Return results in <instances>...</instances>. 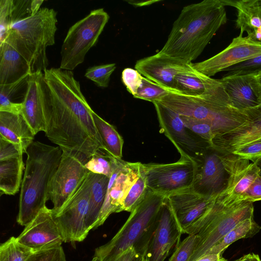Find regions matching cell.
<instances>
[{
  "instance_id": "cell-42",
  "label": "cell",
  "mask_w": 261,
  "mask_h": 261,
  "mask_svg": "<svg viewBox=\"0 0 261 261\" xmlns=\"http://www.w3.org/2000/svg\"><path fill=\"white\" fill-rule=\"evenodd\" d=\"M230 153L256 163L261 160V140L241 146Z\"/></svg>"
},
{
  "instance_id": "cell-12",
  "label": "cell",
  "mask_w": 261,
  "mask_h": 261,
  "mask_svg": "<svg viewBox=\"0 0 261 261\" xmlns=\"http://www.w3.org/2000/svg\"><path fill=\"white\" fill-rule=\"evenodd\" d=\"M161 132L170 140L180 154L196 163L210 147L209 143L189 129L180 115L159 101L152 102Z\"/></svg>"
},
{
  "instance_id": "cell-55",
  "label": "cell",
  "mask_w": 261,
  "mask_h": 261,
  "mask_svg": "<svg viewBox=\"0 0 261 261\" xmlns=\"http://www.w3.org/2000/svg\"><path fill=\"white\" fill-rule=\"evenodd\" d=\"M261 84V73L256 75Z\"/></svg>"
},
{
  "instance_id": "cell-11",
  "label": "cell",
  "mask_w": 261,
  "mask_h": 261,
  "mask_svg": "<svg viewBox=\"0 0 261 261\" xmlns=\"http://www.w3.org/2000/svg\"><path fill=\"white\" fill-rule=\"evenodd\" d=\"M91 181L92 173L89 172L76 192L63 206L58 212H53L64 242H82L89 232L86 225V218Z\"/></svg>"
},
{
  "instance_id": "cell-21",
  "label": "cell",
  "mask_w": 261,
  "mask_h": 261,
  "mask_svg": "<svg viewBox=\"0 0 261 261\" xmlns=\"http://www.w3.org/2000/svg\"><path fill=\"white\" fill-rule=\"evenodd\" d=\"M191 63L184 62L159 51L138 60L135 68L145 77L174 93V77L191 69Z\"/></svg>"
},
{
  "instance_id": "cell-43",
  "label": "cell",
  "mask_w": 261,
  "mask_h": 261,
  "mask_svg": "<svg viewBox=\"0 0 261 261\" xmlns=\"http://www.w3.org/2000/svg\"><path fill=\"white\" fill-rule=\"evenodd\" d=\"M143 76L136 69L126 68L121 74V80L127 91L134 96L142 84Z\"/></svg>"
},
{
  "instance_id": "cell-18",
  "label": "cell",
  "mask_w": 261,
  "mask_h": 261,
  "mask_svg": "<svg viewBox=\"0 0 261 261\" xmlns=\"http://www.w3.org/2000/svg\"><path fill=\"white\" fill-rule=\"evenodd\" d=\"M16 238L34 252L59 247L64 242L52 210L46 206Z\"/></svg>"
},
{
  "instance_id": "cell-41",
  "label": "cell",
  "mask_w": 261,
  "mask_h": 261,
  "mask_svg": "<svg viewBox=\"0 0 261 261\" xmlns=\"http://www.w3.org/2000/svg\"><path fill=\"white\" fill-rule=\"evenodd\" d=\"M25 261H67L62 246L33 252Z\"/></svg>"
},
{
  "instance_id": "cell-7",
  "label": "cell",
  "mask_w": 261,
  "mask_h": 261,
  "mask_svg": "<svg viewBox=\"0 0 261 261\" xmlns=\"http://www.w3.org/2000/svg\"><path fill=\"white\" fill-rule=\"evenodd\" d=\"M253 213L252 202L226 204L216 199L204 217L203 226L197 233L199 241L189 261H195L204 255L239 222L253 217Z\"/></svg>"
},
{
  "instance_id": "cell-31",
  "label": "cell",
  "mask_w": 261,
  "mask_h": 261,
  "mask_svg": "<svg viewBox=\"0 0 261 261\" xmlns=\"http://www.w3.org/2000/svg\"><path fill=\"white\" fill-rule=\"evenodd\" d=\"M173 90L175 94L198 97L204 93L205 87L199 72L192 68L174 77Z\"/></svg>"
},
{
  "instance_id": "cell-38",
  "label": "cell",
  "mask_w": 261,
  "mask_h": 261,
  "mask_svg": "<svg viewBox=\"0 0 261 261\" xmlns=\"http://www.w3.org/2000/svg\"><path fill=\"white\" fill-rule=\"evenodd\" d=\"M180 116L184 124L189 129L211 144L216 135L210 123L190 117Z\"/></svg>"
},
{
  "instance_id": "cell-3",
  "label": "cell",
  "mask_w": 261,
  "mask_h": 261,
  "mask_svg": "<svg viewBox=\"0 0 261 261\" xmlns=\"http://www.w3.org/2000/svg\"><path fill=\"white\" fill-rule=\"evenodd\" d=\"M200 75L205 87L202 95L193 97L170 93L159 102L180 116L210 123L216 136L231 131L247 121L245 111L233 107L219 80L201 73Z\"/></svg>"
},
{
  "instance_id": "cell-47",
  "label": "cell",
  "mask_w": 261,
  "mask_h": 261,
  "mask_svg": "<svg viewBox=\"0 0 261 261\" xmlns=\"http://www.w3.org/2000/svg\"><path fill=\"white\" fill-rule=\"evenodd\" d=\"M224 257L220 254H208L204 255L195 261H222Z\"/></svg>"
},
{
  "instance_id": "cell-6",
  "label": "cell",
  "mask_w": 261,
  "mask_h": 261,
  "mask_svg": "<svg viewBox=\"0 0 261 261\" xmlns=\"http://www.w3.org/2000/svg\"><path fill=\"white\" fill-rule=\"evenodd\" d=\"M165 197L148 190L145 199L130 213L113 238L95 249L94 257L100 261H113L130 248L137 254L144 256L156 228L159 212Z\"/></svg>"
},
{
  "instance_id": "cell-33",
  "label": "cell",
  "mask_w": 261,
  "mask_h": 261,
  "mask_svg": "<svg viewBox=\"0 0 261 261\" xmlns=\"http://www.w3.org/2000/svg\"><path fill=\"white\" fill-rule=\"evenodd\" d=\"M33 252L11 237L0 245V261H25Z\"/></svg>"
},
{
  "instance_id": "cell-28",
  "label": "cell",
  "mask_w": 261,
  "mask_h": 261,
  "mask_svg": "<svg viewBox=\"0 0 261 261\" xmlns=\"http://www.w3.org/2000/svg\"><path fill=\"white\" fill-rule=\"evenodd\" d=\"M109 178L92 173V181L86 225L90 231L93 229L103 205Z\"/></svg>"
},
{
  "instance_id": "cell-51",
  "label": "cell",
  "mask_w": 261,
  "mask_h": 261,
  "mask_svg": "<svg viewBox=\"0 0 261 261\" xmlns=\"http://www.w3.org/2000/svg\"><path fill=\"white\" fill-rule=\"evenodd\" d=\"M241 261H251V253H249L242 256Z\"/></svg>"
},
{
  "instance_id": "cell-49",
  "label": "cell",
  "mask_w": 261,
  "mask_h": 261,
  "mask_svg": "<svg viewBox=\"0 0 261 261\" xmlns=\"http://www.w3.org/2000/svg\"><path fill=\"white\" fill-rule=\"evenodd\" d=\"M128 3L137 7H142L151 5L154 3L159 2V1H126Z\"/></svg>"
},
{
  "instance_id": "cell-9",
  "label": "cell",
  "mask_w": 261,
  "mask_h": 261,
  "mask_svg": "<svg viewBox=\"0 0 261 261\" xmlns=\"http://www.w3.org/2000/svg\"><path fill=\"white\" fill-rule=\"evenodd\" d=\"M147 189L167 196L174 192L191 187L197 169L194 161L180 156L168 164H142Z\"/></svg>"
},
{
  "instance_id": "cell-37",
  "label": "cell",
  "mask_w": 261,
  "mask_h": 261,
  "mask_svg": "<svg viewBox=\"0 0 261 261\" xmlns=\"http://www.w3.org/2000/svg\"><path fill=\"white\" fill-rule=\"evenodd\" d=\"M199 241V238L197 234H189L177 245L169 261H189Z\"/></svg>"
},
{
  "instance_id": "cell-17",
  "label": "cell",
  "mask_w": 261,
  "mask_h": 261,
  "mask_svg": "<svg viewBox=\"0 0 261 261\" xmlns=\"http://www.w3.org/2000/svg\"><path fill=\"white\" fill-rule=\"evenodd\" d=\"M196 163L191 188L203 196L217 197L225 189L228 179L220 154L210 147Z\"/></svg>"
},
{
  "instance_id": "cell-25",
  "label": "cell",
  "mask_w": 261,
  "mask_h": 261,
  "mask_svg": "<svg viewBox=\"0 0 261 261\" xmlns=\"http://www.w3.org/2000/svg\"><path fill=\"white\" fill-rule=\"evenodd\" d=\"M35 134L21 114L0 111V137L18 146L25 153Z\"/></svg>"
},
{
  "instance_id": "cell-53",
  "label": "cell",
  "mask_w": 261,
  "mask_h": 261,
  "mask_svg": "<svg viewBox=\"0 0 261 261\" xmlns=\"http://www.w3.org/2000/svg\"><path fill=\"white\" fill-rule=\"evenodd\" d=\"M260 169V175L261 176V160L257 162L256 163Z\"/></svg>"
},
{
  "instance_id": "cell-8",
  "label": "cell",
  "mask_w": 261,
  "mask_h": 261,
  "mask_svg": "<svg viewBox=\"0 0 261 261\" xmlns=\"http://www.w3.org/2000/svg\"><path fill=\"white\" fill-rule=\"evenodd\" d=\"M109 18L103 8L97 9L69 29L61 47V69L72 71L83 63L88 51L97 42Z\"/></svg>"
},
{
  "instance_id": "cell-54",
  "label": "cell",
  "mask_w": 261,
  "mask_h": 261,
  "mask_svg": "<svg viewBox=\"0 0 261 261\" xmlns=\"http://www.w3.org/2000/svg\"><path fill=\"white\" fill-rule=\"evenodd\" d=\"M241 259H242V257L237 259H236V260H234L232 261H241ZM222 261H228V260L224 258Z\"/></svg>"
},
{
  "instance_id": "cell-44",
  "label": "cell",
  "mask_w": 261,
  "mask_h": 261,
  "mask_svg": "<svg viewBox=\"0 0 261 261\" xmlns=\"http://www.w3.org/2000/svg\"><path fill=\"white\" fill-rule=\"evenodd\" d=\"M23 153L18 146L0 137V161L19 157Z\"/></svg>"
},
{
  "instance_id": "cell-1",
  "label": "cell",
  "mask_w": 261,
  "mask_h": 261,
  "mask_svg": "<svg viewBox=\"0 0 261 261\" xmlns=\"http://www.w3.org/2000/svg\"><path fill=\"white\" fill-rule=\"evenodd\" d=\"M50 102L45 111L47 138L62 151L83 154L89 159L104 150L92 116L72 71L52 67L44 72Z\"/></svg>"
},
{
  "instance_id": "cell-29",
  "label": "cell",
  "mask_w": 261,
  "mask_h": 261,
  "mask_svg": "<svg viewBox=\"0 0 261 261\" xmlns=\"http://www.w3.org/2000/svg\"><path fill=\"white\" fill-rule=\"evenodd\" d=\"M261 229L254 220V217L245 219L239 222L226 235L208 250L205 255L208 254H222L224 251L232 243L241 239L253 237Z\"/></svg>"
},
{
  "instance_id": "cell-2",
  "label": "cell",
  "mask_w": 261,
  "mask_h": 261,
  "mask_svg": "<svg viewBox=\"0 0 261 261\" xmlns=\"http://www.w3.org/2000/svg\"><path fill=\"white\" fill-rule=\"evenodd\" d=\"M224 0H204L183 8L160 52L191 63L227 21Z\"/></svg>"
},
{
  "instance_id": "cell-35",
  "label": "cell",
  "mask_w": 261,
  "mask_h": 261,
  "mask_svg": "<svg viewBox=\"0 0 261 261\" xmlns=\"http://www.w3.org/2000/svg\"><path fill=\"white\" fill-rule=\"evenodd\" d=\"M172 93L168 89L143 76L142 84L134 98L152 102L161 100L165 96Z\"/></svg>"
},
{
  "instance_id": "cell-32",
  "label": "cell",
  "mask_w": 261,
  "mask_h": 261,
  "mask_svg": "<svg viewBox=\"0 0 261 261\" xmlns=\"http://www.w3.org/2000/svg\"><path fill=\"white\" fill-rule=\"evenodd\" d=\"M148 192L141 163L139 176L123 200L121 212L126 211L131 213L143 201Z\"/></svg>"
},
{
  "instance_id": "cell-39",
  "label": "cell",
  "mask_w": 261,
  "mask_h": 261,
  "mask_svg": "<svg viewBox=\"0 0 261 261\" xmlns=\"http://www.w3.org/2000/svg\"><path fill=\"white\" fill-rule=\"evenodd\" d=\"M225 71L224 76L249 74L257 75L261 73V55L231 66Z\"/></svg>"
},
{
  "instance_id": "cell-4",
  "label": "cell",
  "mask_w": 261,
  "mask_h": 261,
  "mask_svg": "<svg viewBox=\"0 0 261 261\" xmlns=\"http://www.w3.org/2000/svg\"><path fill=\"white\" fill-rule=\"evenodd\" d=\"M27 159L22 180L17 222L30 223L45 206L49 182L61 159L59 146L34 141L26 151Z\"/></svg>"
},
{
  "instance_id": "cell-34",
  "label": "cell",
  "mask_w": 261,
  "mask_h": 261,
  "mask_svg": "<svg viewBox=\"0 0 261 261\" xmlns=\"http://www.w3.org/2000/svg\"><path fill=\"white\" fill-rule=\"evenodd\" d=\"M111 157L105 150H99L87 161L85 166L90 172L110 178L112 172Z\"/></svg>"
},
{
  "instance_id": "cell-10",
  "label": "cell",
  "mask_w": 261,
  "mask_h": 261,
  "mask_svg": "<svg viewBox=\"0 0 261 261\" xmlns=\"http://www.w3.org/2000/svg\"><path fill=\"white\" fill-rule=\"evenodd\" d=\"M88 159L83 154L62 151L59 165L49 182L47 199L58 212L76 192L90 172L85 165Z\"/></svg>"
},
{
  "instance_id": "cell-26",
  "label": "cell",
  "mask_w": 261,
  "mask_h": 261,
  "mask_svg": "<svg viewBox=\"0 0 261 261\" xmlns=\"http://www.w3.org/2000/svg\"><path fill=\"white\" fill-rule=\"evenodd\" d=\"M31 73L27 62L11 45L0 44V85L26 79Z\"/></svg>"
},
{
  "instance_id": "cell-5",
  "label": "cell",
  "mask_w": 261,
  "mask_h": 261,
  "mask_svg": "<svg viewBox=\"0 0 261 261\" xmlns=\"http://www.w3.org/2000/svg\"><path fill=\"white\" fill-rule=\"evenodd\" d=\"M57 14L53 9L42 8L34 15L12 22L9 28L4 42L25 60L32 73L47 69L46 48L55 43Z\"/></svg>"
},
{
  "instance_id": "cell-46",
  "label": "cell",
  "mask_w": 261,
  "mask_h": 261,
  "mask_svg": "<svg viewBox=\"0 0 261 261\" xmlns=\"http://www.w3.org/2000/svg\"><path fill=\"white\" fill-rule=\"evenodd\" d=\"M137 255L135 249L130 248L118 255L113 261H132Z\"/></svg>"
},
{
  "instance_id": "cell-27",
  "label": "cell",
  "mask_w": 261,
  "mask_h": 261,
  "mask_svg": "<svg viewBox=\"0 0 261 261\" xmlns=\"http://www.w3.org/2000/svg\"><path fill=\"white\" fill-rule=\"evenodd\" d=\"M22 155L0 161L1 194L13 195L21 187L24 169Z\"/></svg>"
},
{
  "instance_id": "cell-45",
  "label": "cell",
  "mask_w": 261,
  "mask_h": 261,
  "mask_svg": "<svg viewBox=\"0 0 261 261\" xmlns=\"http://www.w3.org/2000/svg\"><path fill=\"white\" fill-rule=\"evenodd\" d=\"M243 201L254 202L261 200V176L259 175L245 193Z\"/></svg>"
},
{
  "instance_id": "cell-50",
  "label": "cell",
  "mask_w": 261,
  "mask_h": 261,
  "mask_svg": "<svg viewBox=\"0 0 261 261\" xmlns=\"http://www.w3.org/2000/svg\"><path fill=\"white\" fill-rule=\"evenodd\" d=\"M251 261H261L258 254L251 253Z\"/></svg>"
},
{
  "instance_id": "cell-23",
  "label": "cell",
  "mask_w": 261,
  "mask_h": 261,
  "mask_svg": "<svg viewBox=\"0 0 261 261\" xmlns=\"http://www.w3.org/2000/svg\"><path fill=\"white\" fill-rule=\"evenodd\" d=\"M219 81L236 109L245 111L261 105V84L256 75L223 76Z\"/></svg>"
},
{
  "instance_id": "cell-16",
  "label": "cell",
  "mask_w": 261,
  "mask_h": 261,
  "mask_svg": "<svg viewBox=\"0 0 261 261\" xmlns=\"http://www.w3.org/2000/svg\"><path fill=\"white\" fill-rule=\"evenodd\" d=\"M182 233L167 197L159 210L156 228L144 256V261H164Z\"/></svg>"
},
{
  "instance_id": "cell-56",
  "label": "cell",
  "mask_w": 261,
  "mask_h": 261,
  "mask_svg": "<svg viewBox=\"0 0 261 261\" xmlns=\"http://www.w3.org/2000/svg\"><path fill=\"white\" fill-rule=\"evenodd\" d=\"M91 261H100L97 257H94Z\"/></svg>"
},
{
  "instance_id": "cell-22",
  "label": "cell",
  "mask_w": 261,
  "mask_h": 261,
  "mask_svg": "<svg viewBox=\"0 0 261 261\" xmlns=\"http://www.w3.org/2000/svg\"><path fill=\"white\" fill-rule=\"evenodd\" d=\"M248 120L241 126L216 136L211 147L221 154L231 152L237 148L261 140V105L245 110Z\"/></svg>"
},
{
  "instance_id": "cell-40",
  "label": "cell",
  "mask_w": 261,
  "mask_h": 261,
  "mask_svg": "<svg viewBox=\"0 0 261 261\" xmlns=\"http://www.w3.org/2000/svg\"><path fill=\"white\" fill-rule=\"evenodd\" d=\"M14 6L13 0L0 1V44L6 39L9 28L12 23Z\"/></svg>"
},
{
  "instance_id": "cell-15",
  "label": "cell",
  "mask_w": 261,
  "mask_h": 261,
  "mask_svg": "<svg viewBox=\"0 0 261 261\" xmlns=\"http://www.w3.org/2000/svg\"><path fill=\"white\" fill-rule=\"evenodd\" d=\"M261 55V42L240 35L224 50L202 62L191 63L196 71L208 77L228 68Z\"/></svg>"
},
{
  "instance_id": "cell-24",
  "label": "cell",
  "mask_w": 261,
  "mask_h": 261,
  "mask_svg": "<svg viewBox=\"0 0 261 261\" xmlns=\"http://www.w3.org/2000/svg\"><path fill=\"white\" fill-rule=\"evenodd\" d=\"M226 6L237 10L235 25L251 40L261 42V0L224 1Z\"/></svg>"
},
{
  "instance_id": "cell-19",
  "label": "cell",
  "mask_w": 261,
  "mask_h": 261,
  "mask_svg": "<svg viewBox=\"0 0 261 261\" xmlns=\"http://www.w3.org/2000/svg\"><path fill=\"white\" fill-rule=\"evenodd\" d=\"M49 102L50 95L44 73L38 71L30 74L26 82L21 114L35 135L45 131L44 114Z\"/></svg>"
},
{
  "instance_id": "cell-48",
  "label": "cell",
  "mask_w": 261,
  "mask_h": 261,
  "mask_svg": "<svg viewBox=\"0 0 261 261\" xmlns=\"http://www.w3.org/2000/svg\"><path fill=\"white\" fill-rule=\"evenodd\" d=\"M44 1L42 0H33L31 1V15L35 14L41 8L42 3Z\"/></svg>"
},
{
  "instance_id": "cell-20",
  "label": "cell",
  "mask_w": 261,
  "mask_h": 261,
  "mask_svg": "<svg viewBox=\"0 0 261 261\" xmlns=\"http://www.w3.org/2000/svg\"><path fill=\"white\" fill-rule=\"evenodd\" d=\"M166 197L182 233L188 234L217 198L203 196L195 192L191 187L174 192Z\"/></svg>"
},
{
  "instance_id": "cell-57",
  "label": "cell",
  "mask_w": 261,
  "mask_h": 261,
  "mask_svg": "<svg viewBox=\"0 0 261 261\" xmlns=\"http://www.w3.org/2000/svg\"></svg>"
},
{
  "instance_id": "cell-13",
  "label": "cell",
  "mask_w": 261,
  "mask_h": 261,
  "mask_svg": "<svg viewBox=\"0 0 261 261\" xmlns=\"http://www.w3.org/2000/svg\"><path fill=\"white\" fill-rule=\"evenodd\" d=\"M111 160L112 172L105 200L93 229L102 225L112 213L121 212L123 200L139 175L141 163L128 162L113 156Z\"/></svg>"
},
{
  "instance_id": "cell-36",
  "label": "cell",
  "mask_w": 261,
  "mask_h": 261,
  "mask_svg": "<svg viewBox=\"0 0 261 261\" xmlns=\"http://www.w3.org/2000/svg\"><path fill=\"white\" fill-rule=\"evenodd\" d=\"M116 68L115 63L93 66L87 69L85 76L98 87L106 88L109 86L110 76Z\"/></svg>"
},
{
  "instance_id": "cell-52",
  "label": "cell",
  "mask_w": 261,
  "mask_h": 261,
  "mask_svg": "<svg viewBox=\"0 0 261 261\" xmlns=\"http://www.w3.org/2000/svg\"><path fill=\"white\" fill-rule=\"evenodd\" d=\"M132 261H144V256L137 254Z\"/></svg>"
},
{
  "instance_id": "cell-14",
  "label": "cell",
  "mask_w": 261,
  "mask_h": 261,
  "mask_svg": "<svg viewBox=\"0 0 261 261\" xmlns=\"http://www.w3.org/2000/svg\"><path fill=\"white\" fill-rule=\"evenodd\" d=\"M228 175L227 185L217 199L226 204L242 201L243 197L255 180L260 175L256 163L233 153L220 154Z\"/></svg>"
},
{
  "instance_id": "cell-30",
  "label": "cell",
  "mask_w": 261,
  "mask_h": 261,
  "mask_svg": "<svg viewBox=\"0 0 261 261\" xmlns=\"http://www.w3.org/2000/svg\"><path fill=\"white\" fill-rule=\"evenodd\" d=\"M92 116L105 150L114 158L121 159L123 139L116 128L103 119L94 111Z\"/></svg>"
}]
</instances>
